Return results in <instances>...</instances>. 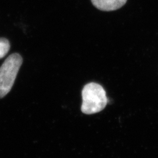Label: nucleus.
<instances>
[{
  "instance_id": "obj_1",
  "label": "nucleus",
  "mask_w": 158,
  "mask_h": 158,
  "mask_svg": "<svg viewBox=\"0 0 158 158\" xmlns=\"http://www.w3.org/2000/svg\"><path fill=\"white\" fill-rule=\"evenodd\" d=\"M81 96L83 102L81 107L85 114H93L102 111L106 107L108 98L106 92L102 85L96 83L85 85Z\"/></svg>"
},
{
  "instance_id": "obj_2",
  "label": "nucleus",
  "mask_w": 158,
  "mask_h": 158,
  "mask_svg": "<svg viewBox=\"0 0 158 158\" xmlns=\"http://www.w3.org/2000/svg\"><path fill=\"white\" fill-rule=\"evenodd\" d=\"M23 62L22 56L15 53L8 57L0 67V99L11 90Z\"/></svg>"
},
{
  "instance_id": "obj_3",
  "label": "nucleus",
  "mask_w": 158,
  "mask_h": 158,
  "mask_svg": "<svg viewBox=\"0 0 158 158\" xmlns=\"http://www.w3.org/2000/svg\"><path fill=\"white\" fill-rule=\"evenodd\" d=\"M93 6L104 11L117 10L124 6L127 0H91Z\"/></svg>"
},
{
  "instance_id": "obj_4",
  "label": "nucleus",
  "mask_w": 158,
  "mask_h": 158,
  "mask_svg": "<svg viewBox=\"0 0 158 158\" xmlns=\"http://www.w3.org/2000/svg\"><path fill=\"white\" fill-rule=\"evenodd\" d=\"M10 49V43L5 38H0V59L6 56Z\"/></svg>"
}]
</instances>
